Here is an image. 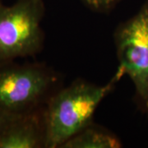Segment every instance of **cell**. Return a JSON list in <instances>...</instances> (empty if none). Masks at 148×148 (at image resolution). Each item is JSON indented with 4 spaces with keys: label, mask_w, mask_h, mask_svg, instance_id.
<instances>
[{
    "label": "cell",
    "mask_w": 148,
    "mask_h": 148,
    "mask_svg": "<svg viewBox=\"0 0 148 148\" xmlns=\"http://www.w3.org/2000/svg\"><path fill=\"white\" fill-rule=\"evenodd\" d=\"M90 10L97 12H107L112 10L121 0H82Z\"/></svg>",
    "instance_id": "52a82bcc"
},
{
    "label": "cell",
    "mask_w": 148,
    "mask_h": 148,
    "mask_svg": "<svg viewBox=\"0 0 148 148\" xmlns=\"http://www.w3.org/2000/svg\"><path fill=\"white\" fill-rule=\"evenodd\" d=\"M119 68L130 78L138 107L148 114V0L114 35Z\"/></svg>",
    "instance_id": "277c9868"
},
{
    "label": "cell",
    "mask_w": 148,
    "mask_h": 148,
    "mask_svg": "<svg viewBox=\"0 0 148 148\" xmlns=\"http://www.w3.org/2000/svg\"><path fill=\"white\" fill-rule=\"evenodd\" d=\"M17 114H14L5 110H0V136L8 126L11 121L16 116Z\"/></svg>",
    "instance_id": "ba28073f"
},
{
    "label": "cell",
    "mask_w": 148,
    "mask_h": 148,
    "mask_svg": "<svg viewBox=\"0 0 148 148\" xmlns=\"http://www.w3.org/2000/svg\"><path fill=\"white\" fill-rule=\"evenodd\" d=\"M124 76L118 67L106 84L95 85L77 80L51 95L42 107L45 147L58 148L90 125L98 106Z\"/></svg>",
    "instance_id": "6da1fadb"
},
{
    "label": "cell",
    "mask_w": 148,
    "mask_h": 148,
    "mask_svg": "<svg viewBox=\"0 0 148 148\" xmlns=\"http://www.w3.org/2000/svg\"><path fill=\"white\" fill-rule=\"evenodd\" d=\"M41 110L17 114L0 136V148L45 147Z\"/></svg>",
    "instance_id": "5b68a950"
},
{
    "label": "cell",
    "mask_w": 148,
    "mask_h": 148,
    "mask_svg": "<svg viewBox=\"0 0 148 148\" xmlns=\"http://www.w3.org/2000/svg\"><path fill=\"white\" fill-rule=\"evenodd\" d=\"M120 139L102 127L86 126L68 140L61 148H119Z\"/></svg>",
    "instance_id": "8992f818"
},
{
    "label": "cell",
    "mask_w": 148,
    "mask_h": 148,
    "mask_svg": "<svg viewBox=\"0 0 148 148\" xmlns=\"http://www.w3.org/2000/svg\"><path fill=\"white\" fill-rule=\"evenodd\" d=\"M2 4V2H1V0H0V5Z\"/></svg>",
    "instance_id": "9c48e42d"
},
{
    "label": "cell",
    "mask_w": 148,
    "mask_h": 148,
    "mask_svg": "<svg viewBox=\"0 0 148 148\" xmlns=\"http://www.w3.org/2000/svg\"><path fill=\"white\" fill-rule=\"evenodd\" d=\"M56 82L53 71L42 64L0 63V110L14 114L39 110Z\"/></svg>",
    "instance_id": "7a4b0ae2"
},
{
    "label": "cell",
    "mask_w": 148,
    "mask_h": 148,
    "mask_svg": "<svg viewBox=\"0 0 148 148\" xmlns=\"http://www.w3.org/2000/svg\"><path fill=\"white\" fill-rule=\"evenodd\" d=\"M43 0H17L0 5V63L34 56L44 45Z\"/></svg>",
    "instance_id": "3957f363"
}]
</instances>
